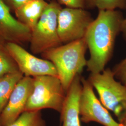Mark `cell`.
Returning a JSON list of instances; mask_svg holds the SVG:
<instances>
[{"label":"cell","mask_w":126,"mask_h":126,"mask_svg":"<svg viewBox=\"0 0 126 126\" xmlns=\"http://www.w3.org/2000/svg\"><path fill=\"white\" fill-rule=\"evenodd\" d=\"M112 71L115 79L126 86V57L116 64Z\"/></svg>","instance_id":"obj_17"},{"label":"cell","mask_w":126,"mask_h":126,"mask_svg":"<svg viewBox=\"0 0 126 126\" xmlns=\"http://www.w3.org/2000/svg\"><path fill=\"white\" fill-rule=\"evenodd\" d=\"M6 47L16 63L19 71L24 76L32 78L45 75L58 77L56 68L50 61L37 58L17 44L7 42Z\"/></svg>","instance_id":"obj_8"},{"label":"cell","mask_w":126,"mask_h":126,"mask_svg":"<svg viewBox=\"0 0 126 126\" xmlns=\"http://www.w3.org/2000/svg\"><path fill=\"white\" fill-rule=\"evenodd\" d=\"M0 126H2V123H1V118L0 117Z\"/></svg>","instance_id":"obj_22"},{"label":"cell","mask_w":126,"mask_h":126,"mask_svg":"<svg viewBox=\"0 0 126 126\" xmlns=\"http://www.w3.org/2000/svg\"><path fill=\"white\" fill-rule=\"evenodd\" d=\"M33 88L25 111L50 109L61 113L66 93L59 77L45 75L33 78Z\"/></svg>","instance_id":"obj_3"},{"label":"cell","mask_w":126,"mask_h":126,"mask_svg":"<svg viewBox=\"0 0 126 126\" xmlns=\"http://www.w3.org/2000/svg\"><path fill=\"white\" fill-rule=\"evenodd\" d=\"M49 4L45 0H31L15 11L17 19L32 31Z\"/></svg>","instance_id":"obj_12"},{"label":"cell","mask_w":126,"mask_h":126,"mask_svg":"<svg viewBox=\"0 0 126 126\" xmlns=\"http://www.w3.org/2000/svg\"><path fill=\"white\" fill-rule=\"evenodd\" d=\"M10 10L3 0H0V37L18 45L30 42L31 30L14 17Z\"/></svg>","instance_id":"obj_10"},{"label":"cell","mask_w":126,"mask_h":126,"mask_svg":"<svg viewBox=\"0 0 126 126\" xmlns=\"http://www.w3.org/2000/svg\"><path fill=\"white\" fill-rule=\"evenodd\" d=\"M33 78L24 76L18 82L0 114L2 126H9L25 111L33 88Z\"/></svg>","instance_id":"obj_9"},{"label":"cell","mask_w":126,"mask_h":126,"mask_svg":"<svg viewBox=\"0 0 126 126\" xmlns=\"http://www.w3.org/2000/svg\"><path fill=\"white\" fill-rule=\"evenodd\" d=\"M6 43L4 40L0 37V77L19 71L7 48Z\"/></svg>","instance_id":"obj_14"},{"label":"cell","mask_w":126,"mask_h":126,"mask_svg":"<svg viewBox=\"0 0 126 126\" xmlns=\"http://www.w3.org/2000/svg\"><path fill=\"white\" fill-rule=\"evenodd\" d=\"M81 81L82 88L79 104L80 121L85 123L95 122L103 126H122L97 99L94 87L87 79L81 77Z\"/></svg>","instance_id":"obj_7"},{"label":"cell","mask_w":126,"mask_h":126,"mask_svg":"<svg viewBox=\"0 0 126 126\" xmlns=\"http://www.w3.org/2000/svg\"><path fill=\"white\" fill-rule=\"evenodd\" d=\"M81 77L78 75L75 77L66 93L60 113L62 126H81L79 104L82 88Z\"/></svg>","instance_id":"obj_11"},{"label":"cell","mask_w":126,"mask_h":126,"mask_svg":"<svg viewBox=\"0 0 126 126\" xmlns=\"http://www.w3.org/2000/svg\"><path fill=\"white\" fill-rule=\"evenodd\" d=\"M10 9L14 11L31 0H3Z\"/></svg>","instance_id":"obj_19"},{"label":"cell","mask_w":126,"mask_h":126,"mask_svg":"<svg viewBox=\"0 0 126 126\" xmlns=\"http://www.w3.org/2000/svg\"><path fill=\"white\" fill-rule=\"evenodd\" d=\"M88 49L85 38L51 49L42 54L43 58L54 64L65 92L86 66L85 58Z\"/></svg>","instance_id":"obj_2"},{"label":"cell","mask_w":126,"mask_h":126,"mask_svg":"<svg viewBox=\"0 0 126 126\" xmlns=\"http://www.w3.org/2000/svg\"><path fill=\"white\" fill-rule=\"evenodd\" d=\"M23 77L19 71L0 77V114L8 103L16 86Z\"/></svg>","instance_id":"obj_13"},{"label":"cell","mask_w":126,"mask_h":126,"mask_svg":"<svg viewBox=\"0 0 126 126\" xmlns=\"http://www.w3.org/2000/svg\"><path fill=\"white\" fill-rule=\"evenodd\" d=\"M119 123L122 126H126V109L121 119L119 121Z\"/></svg>","instance_id":"obj_21"},{"label":"cell","mask_w":126,"mask_h":126,"mask_svg":"<svg viewBox=\"0 0 126 126\" xmlns=\"http://www.w3.org/2000/svg\"><path fill=\"white\" fill-rule=\"evenodd\" d=\"M86 7L97 8L99 10L126 8L125 0H86Z\"/></svg>","instance_id":"obj_16"},{"label":"cell","mask_w":126,"mask_h":126,"mask_svg":"<svg viewBox=\"0 0 126 126\" xmlns=\"http://www.w3.org/2000/svg\"><path fill=\"white\" fill-rule=\"evenodd\" d=\"M61 9L56 0L49 3L36 26L32 31L30 43L33 54H42L62 45L58 33V17Z\"/></svg>","instance_id":"obj_5"},{"label":"cell","mask_w":126,"mask_h":126,"mask_svg":"<svg viewBox=\"0 0 126 126\" xmlns=\"http://www.w3.org/2000/svg\"><path fill=\"white\" fill-rule=\"evenodd\" d=\"M123 20L122 13L118 10H99L97 18L88 27L84 38L90 52L86 66L91 73L105 70L112 57Z\"/></svg>","instance_id":"obj_1"},{"label":"cell","mask_w":126,"mask_h":126,"mask_svg":"<svg viewBox=\"0 0 126 126\" xmlns=\"http://www.w3.org/2000/svg\"><path fill=\"white\" fill-rule=\"evenodd\" d=\"M9 126H46V124L41 111H26Z\"/></svg>","instance_id":"obj_15"},{"label":"cell","mask_w":126,"mask_h":126,"mask_svg":"<svg viewBox=\"0 0 126 126\" xmlns=\"http://www.w3.org/2000/svg\"><path fill=\"white\" fill-rule=\"evenodd\" d=\"M60 4L66 6L67 8L84 9L86 7V0H57Z\"/></svg>","instance_id":"obj_18"},{"label":"cell","mask_w":126,"mask_h":126,"mask_svg":"<svg viewBox=\"0 0 126 126\" xmlns=\"http://www.w3.org/2000/svg\"><path fill=\"white\" fill-rule=\"evenodd\" d=\"M126 5V0H125ZM123 33V36L125 39V40L126 41V16L125 18H124L123 23H122V32Z\"/></svg>","instance_id":"obj_20"},{"label":"cell","mask_w":126,"mask_h":126,"mask_svg":"<svg viewBox=\"0 0 126 126\" xmlns=\"http://www.w3.org/2000/svg\"><path fill=\"white\" fill-rule=\"evenodd\" d=\"M110 68L103 72L91 73L87 80L98 92L100 102L121 119L126 109V86L115 79Z\"/></svg>","instance_id":"obj_4"},{"label":"cell","mask_w":126,"mask_h":126,"mask_svg":"<svg viewBox=\"0 0 126 126\" xmlns=\"http://www.w3.org/2000/svg\"><path fill=\"white\" fill-rule=\"evenodd\" d=\"M93 21L84 9L62 8L58 17V33L61 42L65 44L84 38Z\"/></svg>","instance_id":"obj_6"}]
</instances>
